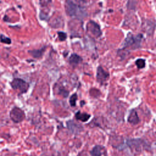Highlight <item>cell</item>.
Returning <instances> with one entry per match:
<instances>
[{"mask_svg":"<svg viewBox=\"0 0 156 156\" xmlns=\"http://www.w3.org/2000/svg\"><path fill=\"white\" fill-rule=\"evenodd\" d=\"M105 151L104 147L99 145L95 146L93 149L90 151V154L92 156H101Z\"/></svg>","mask_w":156,"mask_h":156,"instance_id":"obj_9","label":"cell"},{"mask_svg":"<svg viewBox=\"0 0 156 156\" xmlns=\"http://www.w3.org/2000/svg\"><path fill=\"white\" fill-rule=\"evenodd\" d=\"M127 121L129 123H130L133 125H135L140 122L139 117L138 116L135 110H131V112H130V114L128 116Z\"/></svg>","mask_w":156,"mask_h":156,"instance_id":"obj_8","label":"cell"},{"mask_svg":"<svg viewBox=\"0 0 156 156\" xmlns=\"http://www.w3.org/2000/svg\"><path fill=\"white\" fill-rule=\"evenodd\" d=\"M10 118L13 122L19 123L24 119L25 113L20 108L15 107L10 112Z\"/></svg>","mask_w":156,"mask_h":156,"instance_id":"obj_4","label":"cell"},{"mask_svg":"<svg viewBox=\"0 0 156 156\" xmlns=\"http://www.w3.org/2000/svg\"><path fill=\"white\" fill-rule=\"evenodd\" d=\"M143 37V35L140 34H138L137 35H133L132 33L129 32L127 37L125 38V40L124 41V46L123 48L126 47L132 46L133 45H135V47H138L137 45L140 44L141 38Z\"/></svg>","mask_w":156,"mask_h":156,"instance_id":"obj_3","label":"cell"},{"mask_svg":"<svg viewBox=\"0 0 156 156\" xmlns=\"http://www.w3.org/2000/svg\"><path fill=\"white\" fill-rule=\"evenodd\" d=\"M86 28L88 33L94 37L98 38L102 35V31L99 25L94 21L90 20L87 23Z\"/></svg>","mask_w":156,"mask_h":156,"instance_id":"obj_5","label":"cell"},{"mask_svg":"<svg viewBox=\"0 0 156 156\" xmlns=\"http://www.w3.org/2000/svg\"><path fill=\"white\" fill-rule=\"evenodd\" d=\"M44 51H45V47L39 49H34L32 51H29V53L34 58H38L43 56Z\"/></svg>","mask_w":156,"mask_h":156,"instance_id":"obj_10","label":"cell"},{"mask_svg":"<svg viewBox=\"0 0 156 156\" xmlns=\"http://www.w3.org/2000/svg\"><path fill=\"white\" fill-rule=\"evenodd\" d=\"M69 64L73 66V67H76L77 66L79 63H80L82 61V58L80 56L77 55V54L73 53L72 54L69 59H68Z\"/></svg>","mask_w":156,"mask_h":156,"instance_id":"obj_7","label":"cell"},{"mask_svg":"<svg viewBox=\"0 0 156 156\" xmlns=\"http://www.w3.org/2000/svg\"><path fill=\"white\" fill-rule=\"evenodd\" d=\"M65 12L69 16H74L77 18H82L86 15L84 9L82 7L71 1L65 2Z\"/></svg>","mask_w":156,"mask_h":156,"instance_id":"obj_1","label":"cell"},{"mask_svg":"<svg viewBox=\"0 0 156 156\" xmlns=\"http://www.w3.org/2000/svg\"><path fill=\"white\" fill-rule=\"evenodd\" d=\"M109 78V74L107 71H105L102 66H99L97 68V72H96V79L97 80L101 83H102L104 82H105Z\"/></svg>","mask_w":156,"mask_h":156,"instance_id":"obj_6","label":"cell"},{"mask_svg":"<svg viewBox=\"0 0 156 156\" xmlns=\"http://www.w3.org/2000/svg\"><path fill=\"white\" fill-rule=\"evenodd\" d=\"M0 41L5 44H10L11 43V40L10 38L4 36V35H0Z\"/></svg>","mask_w":156,"mask_h":156,"instance_id":"obj_15","label":"cell"},{"mask_svg":"<svg viewBox=\"0 0 156 156\" xmlns=\"http://www.w3.org/2000/svg\"><path fill=\"white\" fill-rule=\"evenodd\" d=\"M57 34H58V37L61 41H65L67 38V34L64 32H62V31L58 32Z\"/></svg>","mask_w":156,"mask_h":156,"instance_id":"obj_16","label":"cell"},{"mask_svg":"<svg viewBox=\"0 0 156 156\" xmlns=\"http://www.w3.org/2000/svg\"><path fill=\"white\" fill-rule=\"evenodd\" d=\"M135 64H136V66L138 67V68H139V69L143 68L146 65L145 60H144L143 58H138L135 61Z\"/></svg>","mask_w":156,"mask_h":156,"instance_id":"obj_13","label":"cell"},{"mask_svg":"<svg viewBox=\"0 0 156 156\" xmlns=\"http://www.w3.org/2000/svg\"><path fill=\"white\" fill-rule=\"evenodd\" d=\"M12 88L15 90H18L20 93H25L29 89V83L20 78H14L10 82Z\"/></svg>","mask_w":156,"mask_h":156,"instance_id":"obj_2","label":"cell"},{"mask_svg":"<svg viewBox=\"0 0 156 156\" xmlns=\"http://www.w3.org/2000/svg\"><path fill=\"white\" fill-rule=\"evenodd\" d=\"M50 26L52 27H60L63 26V20L60 17H57L52 20V23H50Z\"/></svg>","mask_w":156,"mask_h":156,"instance_id":"obj_12","label":"cell"},{"mask_svg":"<svg viewBox=\"0 0 156 156\" xmlns=\"http://www.w3.org/2000/svg\"><path fill=\"white\" fill-rule=\"evenodd\" d=\"M75 118L77 120H80L82 122H86L90 119V115L87 113H81L80 111H78L75 114Z\"/></svg>","mask_w":156,"mask_h":156,"instance_id":"obj_11","label":"cell"},{"mask_svg":"<svg viewBox=\"0 0 156 156\" xmlns=\"http://www.w3.org/2000/svg\"><path fill=\"white\" fill-rule=\"evenodd\" d=\"M77 100V94L76 93L73 94L69 98V104H70L71 106H72V107L76 106V102Z\"/></svg>","mask_w":156,"mask_h":156,"instance_id":"obj_14","label":"cell"}]
</instances>
